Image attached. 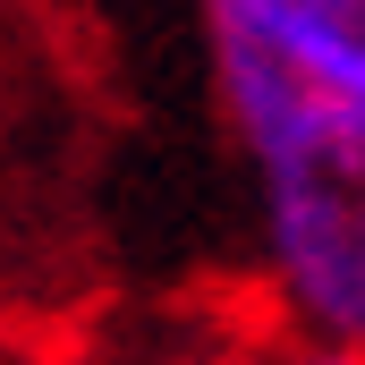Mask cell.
Segmentation results:
<instances>
[{
	"instance_id": "cell-1",
	"label": "cell",
	"mask_w": 365,
	"mask_h": 365,
	"mask_svg": "<svg viewBox=\"0 0 365 365\" xmlns=\"http://www.w3.org/2000/svg\"><path fill=\"white\" fill-rule=\"evenodd\" d=\"M204 60L289 314L365 357V0H204Z\"/></svg>"
},
{
	"instance_id": "cell-2",
	"label": "cell",
	"mask_w": 365,
	"mask_h": 365,
	"mask_svg": "<svg viewBox=\"0 0 365 365\" xmlns=\"http://www.w3.org/2000/svg\"><path fill=\"white\" fill-rule=\"evenodd\" d=\"M314 365H365V357H357V349H331V357H314Z\"/></svg>"
}]
</instances>
